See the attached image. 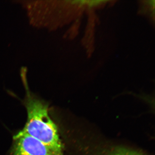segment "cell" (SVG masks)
Returning <instances> with one entry per match:
<instances>
[{
    "label": "cell",
    "mask_w": 155,
    "mask_h": 155,
    "mask_svg": "<svg viewBox=\"0 0 155 155\" xmlns=\"http://www.w3.org/2000/svg\"><path fill=\"white\" fill-rule=\"evenodd\" d=\"M27 74V68L22 67L20 76L26 91L25 105L27 119L21 131L41 142L55 155H64V145L58 126L50 116L48 104L30 91Z\"/></svg>",
    "instance_id": "1"
},
{
    "label": "cell",
    "mask_w": 155,
    "mask_h": 155,
    "mask_svg": "<svg viewBox=\"0 0 155 155\" xmlns=\"http://www.w3.org/2000/svg\"><path fill=\"white\" fill-rule=\"evenodd\" d=\"M14 140L10 155H55L41 142L21 131Z\"/></svg>",
    "instance_id": "2"
},
{
    "label": "cell",
    "mask_w": 155,
    "mask_h": 155,
    "mask_svg": "<svg viewBox=\"0 0 155 155\" xmlns=\"http://www.w3.org/2000/svg\"><path fill=\"white\" fill-rule=\"evenodd\" d=\"M108 155H143L141 153L125 149L124 148H118L114 150Z\"/></svg>",
    "instance_id": "3"
}]
</instances>
